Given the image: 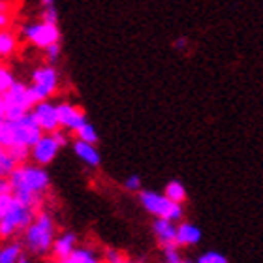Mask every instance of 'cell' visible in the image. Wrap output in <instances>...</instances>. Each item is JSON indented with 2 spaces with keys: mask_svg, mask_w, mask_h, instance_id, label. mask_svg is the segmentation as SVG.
Listing matches in <instances>:
<instances>
[{
  "mask_svg": "<svg viewBox=\"0 0 263 263\" xmlns=\"http://www.w3.org/2000/svg\"><path fill=\"white\" fill-rule=\"evenodd\" d=\"M11 188H13V196L19 201L27 203L30 207L38 211L44 203L45 196L49 192L51 179L49 173L45 171L44 165L38 164H19L10 175Z\"/></svg>",
  "mask_w": 263,
  "mask_h": 263,
  "instance_id": "1",
  "label": "cell"
},
{
  "mask_svg": "<svg viewBox=\"0 0 263 263\" xmlns=\"http://www.w3.org/2000/svg\"><path fill=\"white\" fill-rule=\"evenodd\" d=\"M44 136V130L34 119L32 111L25 113L19 119H0V147H27L32 148L40 137Z\"/></svg>",
  "mask_w": 263,
  "mask_h": 263,
  "instance_id": "2",
  "label": "cell"
},
{
  "mask_svg": "<svg viewBox=\"0 0 263 263\" xmlns=\"http://www.w3.org/2000/svg\"><path fill=\"white\" fill-rule=\"evenodd\" d=\"M57 239V226L55 220L49 213H36L32 224L23 231V248L28 252V256L44 258L51 254L53 245Z\"/></svg>",
  "mask_w": 263,
  "mask_h": 263,
  "instance_id": "3",
  "label": "cell"
},
{
  "mask_svg": "<svg viewBox=\"0 0 263 263\" xmlns=\"http://www.w3.org/2000/svg\"><path fill=\"white\" fill-rule=\"evenodd\" d=\"M34 216H36V209L27 205V203L19 201L15 197V201L10 207V211L6 213L4 218L0 220V239L2 241H10L13 237L23 235V231L32 224Z\"/></svg>",
  "mask_w": 263,
  "mask_h": 263,
  "instance_id": "4",
  "label": "cell"
},
{
  "mask_svg": "<svg viewBox=\"0 0 263 263\" xmlns=\"http://www.w3.org/2000/svg\"><path fill=\"white\" fill-rule=\"evenodd\" d=\"M139 203L148 214H153L154 218H165L171 222L182 220V207L181 203H175L165 194L153 192V190H143L139 192Z\"/></svg>",
  "mask_w": 263,
  "mask_h": 263,
  "instance_id": "5",
  "label": "cell"
},
{
  "mask_svg": "<svg viewBox=\"0 0 263 263\" xmlns=\"http://www.w3.org/2000/svg\"><path fill=\"white\" fill-rule=\"evenodd\" d=\"M25 42H28L30 45L38 47V49L44 51L45 47H49L53 44H59L61 42V30H59V25L55 23H47V21H28L21 27V32Z\"/></svg>",
  "mask_w": 263,
  "mask_h": 263,
  "instance_id": "6",
  "label": "cell"
},
{
  "mask_svg": "<svg viewBox=\"0 0 263 263\" xmlns=\"http://www.w3.org/2000/svg\"><path fill=\"white\" fill-rule=\"evenodd\" d=\"M59 83H61L59 70L47 62V64L34 68L28 85H30L36 102H44V100H51V96L59 90Z\"/></svg>",
  "mask_w": 263,
  "mask_h": 263,
  "instance_id": "7",
  "label": "cell"
},
{
  "mask_svg": "<svg viewBox=\"0 0 263 263\" xmlns=\"http://www.w3.org/2000/svg\"><path fill=\"white\" fill-rule=\"evenodd\" d=\"M2 96H4L6 117L8 119H19L25 113H30L34 105L38 104L32 90H30V85L23 81H15V85Z\"/></svg>",
  "mask_w": 263,
  "mask_h": 263,
  "instance_id": "8",
  "label": "cell"
},
{
  "mask_svg": "<svg viewBox=\"0 0 263 263\" xmlns=\"http://www.w3.org/2000/svg\"><path fill=\"white\" fill-rule=\"evenodd\" d=\"M61 148H62L61 141L57 139V136L53 132L51 134H44L36 141V145L30 148V160H32L34 164L44 165L45 167V165H49L57 158V154H59Z\"/></svg>",
  "mask_w": 263,
  "mask_h": 263,
  "instance_id": "9",
  "label": "cell"
},
{
  "mask_svg": "<svg viewBox=\"0 0 263 263\" xmlns=\"http://www.w3.org/2000/svg\"><path fill=\"white\" fill-rule=\"evenodd\" d=\"M32 115L44 134L61 130V122H59V105L53 104L51 100H44L32 107Z\"/></svg>",
  "mask_w": 263,
  "mask_h": 263,
  "instance_id": "10",
  "label": "cell"
},
{
  "mask_svg": "<svg viewBox=\"0 0 263 263\" xmlns=\"http://www.w3.org/2000/svg\"><path fill=\"white\" fill-rule=\"evenodd\" d=\"M59 105V122L61 128L66 132H73L76 134L79 128L87 122V115L81 107H77L76 104H68V102H61Z\"/></svg>",
  "mask_w": 263,
  "mask_h": 263,
  "instance_id": "11",
  "label": "cell"
},
{
  "mask_svg": "<svg viewBox=\"0 0 263 263\" xmlns=\"http://www.w3.org/2000/svg\"><path fill=\"white\" fill-rule=\"evenodd\" d=\"M153 233L162 248L179 245V242H177V226H175V222H171V220L156 218L153 224Z\"/></svg>",
  "mask_w": 263,
  "mask_h": 263,
  "instance_id": "12",
  "label": "cell"
},
{
  "mask_svg": "<svg viewBox=\"0 0 263 263\" xmlns=\"http://www.w3.org/2000/svg\"><path fill=\"white\" fill-rule=\"evenodd\" d=\"M76 248H77V235L71 233V231H64L61 235H57L53 250H51V256H53L57 261H64Z\"/></svg>",
  "mask_w": 263,
  "mask_h": 263,
  "instance_id": "13",
  "label": "cell"
},
{
  "mask_svg": "<svg viewBox=\"0 0 263 263\" xmlns=\"http://www.w3.org/2000/svg\"><path fill=\"white\" fill-rule=\"evenodd\" d=\"M73 153L79 160H81L83 164L88 165V167H98L100 165V153L96 145L92 143H87V141H81V139H76L73 141Z\"/></svg>",
  "mask_w": 263,
  "mask_h": 263,
  "instance_id": "14",
  "label": "cell"
},
{
  "mask_svg": "<svg viewBox=\"0 0 263 263\" xmlns=\"http://www.w3.org/2000/svg\"><path fill=\"white\" fill-rule=\"evenodd\" d=\"M201 241V230L196 224L182 222L177 226V242L179 247H194Z\"/></svg>",
  "mask_w": 263,
  "mask_h": 263,
  "instance_id": "15",
  "label": "cell"
},
{
  "mask_svg": "<svg viewBox=\"0 0 263 263\" xmlns=\"http://www.w3.org/2000/svg\"><path fill=\"white\" fill-rule=\"evenodd\" d=\"M17 47H19L17 34L13 30H10V28H0V61L15 55Z\"/></svg>",
  "mask_w": 263,
  "mask_h": 263,
  "instance_id": "16",
  "label": "cell"
},
{
  "mask_svg": "<svg viewBox=\"0 0 263 263\" xmlns=\"http://www.w3.org/2000/svg\"><path fill=\"white\" fill-rule=\"evenodd\" d=\"M23 242L19 241H4L0 245V263H19L23 258Z\"/></svg>",
  "mask_w": 263,
  "mask_h": 263,
  "instance_id": "17",
  "label": "cell"
},
{
  "mask_svg": "<svg viewBox=\"0 0 263 263\" xmlns=\"http://www.w3.org/2000/svg\"><path fill=\"white\" fill-rule=\"evenodd\" d=\"M61 263H102L98 252L90 247H77L73 252Z\"/></svg>",
  "mask_w": 263,
  "mask_h": 263,
  "instance_id": "18",
  "label": "cell"
},
{
  "mask_svg": "<svg viewBox=\"0 0 263 263\" xmlns=\"http://www.w3.org/2000/svg\"><path fill=\"white\" fill-rule=\"evenodd\" d=\"M40 19L47 23H59V10L55 0H40Z\"/></svg>",
  "mask_w": 263,
  "mask_h": 263,
  "instance_id": "19",
  "label": "cell"
},
{
  "mask_svg": "<svg viewBox=\"0 0 263 263\" xmlns=\"http://www.w3.org/2000/svg\"><path fill=\"white\" fill-rule=\"evenodd\" d=\"M164 194L170 199H173L175 203H184V199H186V188H184V184H182L181 181H171L165 184V190Z\"/></svg>",
  "mask_w": 263,
  "mask_h": 263,
  "instance_id": "20",
  "label": "cell"
},
{
  "mask_svg": "<svg viewBox=\"0 0 263 263\" xmlns=\"http://www.w3.org/2000/svg\"><path fill=\"white\" fill-rule=\"evenodd\" d=\"M17 162L15 158L11 156V153L8 151V148L0 147V177H10L11 171L17 167Z\"/></svg>",
  "mask_w": 263,
  "mask_h": 263,
  "instance_id": "21",
  "label": "cell"
},
{
  "mask_svg": "<svg viewBox=\"0 0 263 263\" xmlns=\"http://www.w3.org/2000/svg\"><path fill=\"white\" fill-rule=\"evenodd\" d=\"M15 76H13V71L8 68V66L0 64V94H6L10 90L13 85H15Z\"/></svg>",
  "mask_w": 263,
  "mask_h": 263,
  "instance_id": "22",
  "label": "cell"
},
{
  "mask_svg": "<svg viewBox=\"0 0 263 263\" xmlns=\"http://www.w3.org/2000/svg\"><path fill=\"white\" fill-rule=\"evenodd\" d=\"M76 137H77V139H81V141L92 143V145H96V143H98V132H96V128H94L88 121L76 132Z\"/></svg>",
  "mask_w": 263,
  "mask_h": 263,
  "instance_id": "23",
  "label": "cell"
},
{
  "mask_svg": "<svg viewBox=\"0 0 263 263\" xmlns=\"http://www.w3.org/2000/svg\"><path fill=\"white\" fill-rule=\"evenodd\" d=\"M104 263H128V258L117 248H105Z\"/></svg>",
  "mask_w": 263,
  "mask_h": 263,
  "instance_id": "24",
  "label": "cell"
},
{
  "mask_svg": "<svg viewBox=\"0 0 263 263\" xmlns=\"http://www.w3.org/2000/svg\"><path fill=\"white\" fill-rule=\"evenodd\" d=\"M197 263H230L222 252H216V250H209L203 256H199Z\"/></svg>",
  "mask_w": 263,
  "mask_h": 263,
  "instance_id": "25",
  "label": "cell"
},
{
  "mask_svg": "<svg viewBox=\"0 0 263 263\" xmlns=\"http://www.w3.org/2000/svg\"><path fill=\"white\" fill-rule=\"evenodd\" d=\"M44 53H45L47 62H49V64H55V62L61 59V42H59V44L49 45V47H45Z\"/></svg>",
  "mask_w": 263,
  "mask_h": 263,
  "instance_id": "26",
  "label": "cell"
},
{
  "mask_svg": "<svg viewBox=\"0 0 263 263\" xmlns=\"http://www.w3.org/2000/svg\"><path fill=\"white\" fill-rule=\"evenodd\" d=\"M10 153H11V156L15 158L17 164H25V162L30 158V148H27V147H13V148H10Z\"/></svg>",
  "mask_w": 263,
  "mask_h": 263,
  "instance_id": "27",
  "label": "cell"
},
{
  "mask_svg": "<svg viewBox=\"0 0 263 263\" xmlns=\"http://www.w3.org/2000/svg\"><path fill=\"white\" fill-rule=\"evenodd\" d=\"M13 201H15V196H13V194H4V196H0V220L4 218L6 213L10 211Z\"/></svg>",
  "mask_w": 263,
  "mask_h": 263,
  "instance_id": "28",
  "label": "cell"
},
{
  "mask_svg": "<svg viewBox=\"0 0 263 263\" xmlns=\"http://www.w3.org/2000/svg\"><path fill=\"white\" fill-rule=\"evenodd\" d=\"M124 188H126L128 192H139V190H141V177L139 175L126 177V181H124Z\"/></svg>",
  "mask_w": 263,
  "mask_h": 263,
  "instance_id": "29",
  "label": "cell"
},
{
  "mask_svg": "<svg viewBox=\"0 0 263 263\" xmlns=\"http://www.w3.org/2000/svg\"><path fill=\"white\" fill-rule=\"evenodd\" d=\"M4 194H13L10 177H0V196H4Z\"/></svg>",
  "mask_w": 263,
  "mask_h": 263,
  "instance_id": "30",
  "label": "cell"
},
{
  "mask_svg": "<svg viewBox=\"0 0 263 263\" xmlns=\"http://www.w3.org/2000/svg\"><path fill=\"white\" fill-rule=\"evenodd\" d=\"M11 23L10 11H0V28H8Z\"/></svg>",
  "mask_w": 263,
  "mask_h": 263,
  "instance_id": "31",
  "label": "cell"
},
{
  "mask_svg": "<svg viewBox=\"0 0 263 263\" xmlns=\"http://www.w3.org/2000/svg\"><path fill=\"white\" fill-rule=\"evenodd\" d=\"M173 47H175L177 51H184L188 47V40L186 38H177L175 44H173Z\"/></svg>",
  "mask_w": 263,
  "mask_h": 263,
  "instance_id": "32",
  "label": "cell"
},
{
  "mask_svg": "<svg viewBox=\"0 0 263 263\" xmlns=\"http://www.w3.org/2000/svg\"><path fill=\"white\" fill-rule=\"evenodd\" d=\"M6 117V105H4V96L0 94V119Z\"/></svg>",
  "mask_w": 263,
  "mask_h": 263,
  "instance_id": "33",
  "label": "cell"
},
{
  "mask_svg": "<svg viewBox=\"0 0 263 263\" xmlns=\"http://www.w3.org/2000/svg\"><path fill=\"white\" fill-rule=\"evenodd\" d=\"M19 263H34V261L28 258V256H25V254H23V258H21V261H19Z\"/></svg>",
  "mask_w": 263,
  "mask_h": 263,
  "instance_id": "34",
  "label": "cell"
},
{
  "mask_svg": "<svg viewBox=\"0 0 263 263\" xmlns=\"http://www.w3.org/2000/svg\"><path fill=\"white\" fill-rule=\"evenodd\" d=\"M179 263H188V259H182V261H179Z\"/></svg>",
  "mask_w": 263,
  "mask_h": 263,
  "instance_id": "35",
  "label": "cell"
},
{
  "mask_svg": "<svg viewBox=\"0 0 263 263\" xmlns=\"http://www.w3.org/2000/svg\"><path fill=\"white\" fill-rule=\"evenodd\" d=\"M53 263H61V261H53Z\"/></svg>",
  "mask_w": 263,
  "mask_h": 263,
  "instance_id": "36",
  "label": "cell"
}]
</instances>
